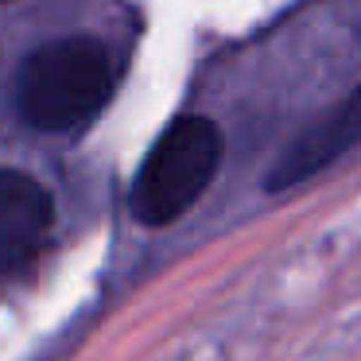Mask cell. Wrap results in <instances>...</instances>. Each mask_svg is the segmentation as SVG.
<instances>
[{
    "label": "cell",
    "mask_w": 361,
    "mask_h": 361,
    "mask_svg": "<svg viewBox=\"0 0 361 361\" xmlns=\"http://www.w3.org/2000/svg\"><path fill=\"white\" fill-rule=\"evenodd\" d=\"M113 90V63L94 39L39 47L20 74V113L43 133H66L90 121Z\"/></svg>",
    "instance_id": "cell-1"
},
{
    "label": "cell",
    "mask_w": 361,
    "mask_h": 361,
    "mask_svg": "<svg viewBox=\"0 0 361 361\" xmlns=\"http://www.w3.org/2000/svg\"><path fill=\"white\" fill-rule=\"evenodd\" d=\"M221 164V133L206 117H179L152 156L144 159L133 187V214L144 226H167L187 214L210 187Z\"/></svg>",
    "instance_id": "cell-2"
},
{
    "label": "cell",
    "mask_w": 361,
    "mask_h": 361,
    "mask_svg": "<svg viewBox=\"0 0 361 361\" xmlns=\"http://www.w3.org/2000/svg\"><path fill=\"white\" fill-rule=\"evenodd\" d=\"M357 144H361V86L353 90V94H345L334 109H326L319 121H311V125L280 152V159L272 164L264 187L272 190V195L299 187V183H307L311 175H319L322 167H330L334 159H342L345 152H353Z\"/></svg>",
    "instance_id": "cell-3"
},
{
    "label": "cell",
    "mask_w": 361,
    "mask_h": 361,
    "mask_svg": "<svg viewBox=\"0 0 361 361\" xmlns=\"http://www.w3.org/2000/svg\"><path fill=\"white\" fill-rule=\"evenodd\" d=\"M51 226V195L20 171H0V276L27 260Z\"/></svg>",
    "instance_id": "cell-4"
},
{
    "label": "cell",
    "mask_w": 361,
    "mask_h": 361,
    "mask_svg": "<svg viewBox=\"0 0 361 361\" xmlns=\"http://www.w3.org/2000/svg\"><path fill=\"white\" fill-rule=\"evenodd\" d=\"M0 280H4V276H0Z\"/></svg>",
    "instance_id": "cell-5"
}]
</instances>
